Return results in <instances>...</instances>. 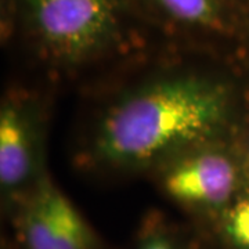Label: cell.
Segmentation results:
<instances>
[{
	"label": "cell",
	"mask_w": 249,
	"mask_h": 249,
	"mask_svg": "<svg viewBox=\"0 0 249 249\" xmlns=\"http://www.w3.org/2000/svg\"><path fill=\"white\" fill-rule=\"evenodd\" d=\"M217 73L176 68L126 90L98 116L90 162L112 172L154 170L188 148L229 139L238 97Z\"/></svg>",
	"instance_id": "6da1fadb"
},
{
	"label": "cell",
	"mask_w": 249,
	"mask_h": 249,
	"mask_svg": "<svg viewBox=\"0 0 249 249\" xmlns=\"http://www.w3.org/2000/svg\"><path fill=\"white\" fill-rule=\"evenodd\" d=\"M7 27L58 70L127 52L144 25L132 0H7Z\"/></svg>",
	"instance_id": "7a4b0ae2"
},
{
	"label": "cell",
	"mask_w": 249,
	"mask_h": 249,
	"mask_svg": "<svg viewBox=\"0 0 249 249\" xmlns=\"http://www.w3.org/2000/svg\"><path fill=\"white\" fill-rule=\"evenodd\" d=\"M154 172L160 190L173 202L219 214L247 184L242 157L229 144V139L188 148Z\"/></svg>",
	"instance_id": "3957f363"
},
{
	"label": "cell",
	"mask_w": 249,
	"mask_h": 249,
	"mask_svg": "<svg viewBox=\"0 0 249 249\" xmlns=\"http://www.w3.org/2000/svg\"><path fill=\"white\" fill-rule=\"evenodd\" d=\"M144 25L183 43L217 49L249 37V0H132Z\"/></svg>",
	"instance_id": "277c9868"
},
{
	"label": "cell",
	"mask_w": 249,
	"mask_h": 249,
	"mask_svg": "<svg viewBox=\"0 0 249 249\" xmlns=\"http://www.w3.org/2000/svg\"><path fill=\"white\" fill-rule=\"evenodd\" d=\"M45 118L36 98L11 93L0 108V188L7 201L25 196L45 178Z\"/></svg>",
	"instance_id": "5b68a950"
},
{
	"label": "cell",
	"mask_w": 249,
	"mask_h": 249,
	"mask_svg": "<svg viewBox=\"0 0 249 249\" xmlns=\"http://www.w3.org/2000/svg\"><path fill=\"white\" fill-rule=\"evenodd\" d=\"M27 249H93L89 224L46 175L22 201L19 223Z\"/></svg>",
	"instance_id": "8992f818"
},
{
	"label": "cell",
	"mask_w": 249,
	"mask_h": 249,
	"mask_svg": "<svg viewBox=\"0 0 249 249\" xmlns=\"http://www.w3.org/2000/svg\"><path fill=\"white\" fill-rule=\"evenodd\" d=\"M222 231L235 249H249V186L220 214Z\"/></svg>",
	"instance_id": "52a82bcc"
},
{
	"label": "cell",
	"mask_w": 249,
	"mask_h": 249,
	"mask_svg": "<svg viewBox=\"0 0 249 249\" xmlns=\"http://www.w3.org/2000/svg\"><path fill=\"white\" fill-rule=\"evenodd\" d=\"M139 249H178V247L170 237L157 230L148 232L142 238Z\"/></svg>",
	"instance_id": "ba28073f"
},
{
	"label": "cell",
	"mask_w": 249,
	"mask_h": 249,
	"mask_svg": "<svg viewBox=\"0 0 249 249\" xmlns=\"http://www.w3.org/2000/svg\"><path fill=\"white\" fill-rule=\"evenodd\" d=\"M242 160H244V165H249V136L247 139V142H245V148H244V157H242Z\"/></svg>",
	"instance_id": "9c48e42d"
}]
</instances>
